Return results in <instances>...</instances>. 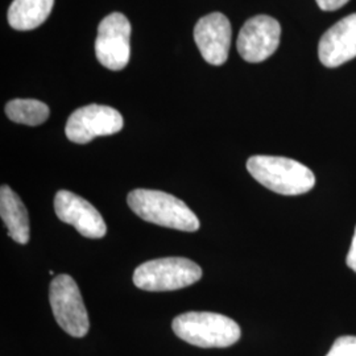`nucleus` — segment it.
I'll list each match as a JSON object with an SVG mask.
<instances>
[{
  "label": "nucleus",
  "mask_w": 356,
  "mask_h": 356,
  "mask_svg": "<svg viewBox=\"0 0 356 356\" xmlns=\"http://www.w3.org/2000/svg\"><path fill=\"white\" fill-rule=\"evenodd\" d=\"M7 116L19 124L40 126L49 118V107L36 99H13L6 106Z\"/></svg>",
  "instance_id": "4468645a"
},
{
  "label": "nucleus",
  "mask_w": 356,
  "mask_h": 356,
  "mask_svg": "<svg viewBox=\"0 0 356 356\" xmlns=\"http://www.w3.org/2000/svg\"><path fill=\"white\" fill-rule=\"evenodd\" d=\"M123 116L118 110L102 104H89L69 116L65 134L76 144H86L98 136H108L122 131Z\"/></svg>",
  "instance_id": "423d86ee"
},
{
  "label": "nucleus",
  "mask_w": 356,
  "mask_h": 356,
  "mask_svg": "<svg viewBox=\"0 0 356 356\" xmlns=\"http://www.w3.org/2000/svg\"><path fill=\"white\" fill-rule=\"evenodd\" d=\"M0 216L10 238L19 244L29 242V219L26 206L8 185H3L0 189Z\"/></svg>",
  "instance_id": "f8f14e48"
},
{
  "label": "nucleus",
  "mask_w": 356,
  "mask_h": 356,
  "mask_svg": "<svg viewBox=\"0 0 356 356\" xmlns=\"http://www.w3.org/2000/svg\"><path fill=\"white\" fill-rule=\"evenodd\" d=\"M128 206L143 220L168 229L194 232L200 219L189 206L165 191L136 189L128 194Z\"/></svg>",
  "instance_id": "f03ea898"
},
{
  "label": "nucleus",
  "mask_w": 356,
  "mask_h": 356,
  "mask_svg": "<svg viewBox=\"0 0 356 356\" xmlns=\"http://www.w3.org/2000/svg\"><path fill=\"white\" fill-rule=\"evenodd\" d=\"M318 56L327 67H338L355 58L356 13L339 20L321 38Z\"/></svg>",
  "instance_id": "9b49d317"
},
{
  "label": "nucleus",
  "mask_w": 356,
  "mask_h": 356,
  "mask_svg": "<svg viewBox=\"0 0 356 356\" xmlns=\"http://www.w3.org/2000/svg\"><path fill=\"white\" fill-rule=\"evenodd\" d=\"M56 216L65 223L90 239H99L106 235V223L101 213L82 197L67 191H57L54 197Z\"/></svg>",
  "instance_id": "1a4fd4ad"
},
{
  "label": "nucleus",
  "mask_w": 356,
  "mask_h": 356,
  "mask_svg": "<svg viewBox=\"0 0 356 356\" xmlns=\"http://www.w3.org/2000/svg\"><path fill=\"white\" fill-rule=\"evenodd\" d=\"M49 301L54 319L63 330L74 338H82L89 332L88 310L72 276L58 275L51 280Z\"/></svg>",
  "instance_id": "39448f33"
},
{
  "label": "nucleus",
  "mask_w": 356,
  "mask_h": 356,
  "mask_svg": "<svg viewBox=\"0 0 356 356\" xmlns=\"http://www.w3.org/2000/svg\"><path fill=\"white\" fill-rule=\"evenodd\" d=\"M319 8L323 11H337L342 8L348 0H316Z\"/></svg>",
  "instance_id": "dca6fc26"
},
{
  "label": "nucleus",
  "mask_w": 356,
  "mask_h": 356,
  "mask_svg": "<svg viewBox=\"0 0 356 356\" xmlns=\"http://www.w3.org/2000/svg\"><path fill=\"white\" fill-rule=\"evenodd\" d=\"M179 339L202 348H225L241 339L239 325L226 316L209 312H189L172 322Z\"/></svg>",
  "instance_id": "7ed1b4c3"
},
{
  "label": "nucleus",
  "mask_w": 356,
  "mask_h": 356,
  "mask_svg": "<svg viewBox=\"0 0 356 356\" xmlns=\"http://www.w3.org/2000/svg\"><path fill=\"white\" fill-rule=\"evenodd\" d=\"M247 169L259 184L282 195H301L316 185V176L307 166L286 157L252 156Z\"/></svg>",
  "instance_id": "f257e3e1"
},
{
  "label": "nucleus",
  "mask_w": 356,
  "mask_h": 356,
  "mask_svg": "<svg viewBox=\"0 0 356 356\" xmlns=\"http://www.w3.org/2000/svg\"><path fill=\"white\" fill-rule=\"evenodd\" d=\"M326 356H356V337H339L331 346L330 351Z\"/></svg>",
  "instance_id": "2eb2a0df"
},
{
  "label": "nucleus",
  "mask_w": 356,
  "mask_h": 356,
  "mask_svg": "<svg viewBox=\"0 0 356 356\" xmlns=\"http://www.w3.org/2000/svg\"><path fill=\"white\" fill-rule=\"evenodd\" d=\"M53 4L54 0H13L8 23L16 31H32L49 17Z\"/></svg>",
  "instance_id": "ddd939ff"
},
{
  "label": "nucleus",
  "mask_w": 356,
  "mask_h": 356,
  "mask_svg": "<svg viewBox=\"0 0 356 356\" xmlns=\"http://www.w3.org/2000/svg\"><path fill=\"white\" fill-rule=\"evenodd\" d=\"M280 23L267 15L251 17L242 26L238 38V51L247 63H263L280 45Z\"/></svg>",
  "instance_id": "6e6552de"
},
{
  "label": "nucleus",
  "mask_w": 356,
  "mask_h": 356,
  "mask_svg": "<svg viewBox=\"0 0 356 356\" xmlns=\"http://www.w3.org/2000/svg\"><path fill=\"white\" fill-rule=\"evenodd\" d=\"M231 24L220 13L206 15L194 26V40L204 61L210 65H223L229 58Z\"/></svg>",
  "instance_id": "9d476101"
},
{
  "label": "nucleus",
  "mask_w": 356,
  "mask_h": 356,
  "mask_svg": "<svg viewBox=\"0 0 356 356\" xmlns=\"http://www.w3.org/2000/svg\"><path fill=\"white\" fill-rule=\"evenodd\" d=\"M202 277V269L185 257H164L143 263L134 272L135 285L148 292H169L191 286Z\"/></svg>",
  "instance_id": "20e7f679"
},
{
  "label": "nucleus",
  "mask_w": 356,
  "mask_h": 356,
  "mask_svg": "<svg viewBox=\"0 0 356 356\" xmlns=\"http://www.w3.org/2000/svg\"><path fill=\"white\" fill-rule=\"evenodd\" d=\"M347 266L350 269H353L354 272H356V229L354 232V238H353V242H351V247H350V251L347 254Z\"/></svg>",
  "instance_id": "f3484780"
},
{
  "label": "nucleus",
  "mask_w": 356,
  "mask_h": 356,
  "mask_svg": "<svg viewBox=\"0 0 356 356\" xmlns=\"http://www.w3.org/2000/svg\"><path fill=\"white\" fill-rule=\"evenodd\" d=\"M131 24L120 13L106 16L98 26L95 54L101 64L114 72L127 66L131 56Z\"/></svg>",
  "instance_id": "0eeeda50"
}]
</instances>
